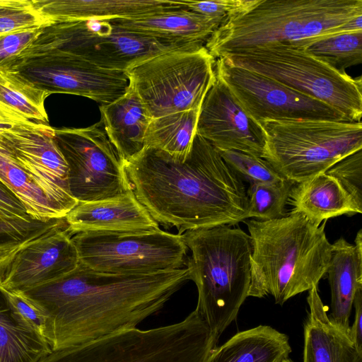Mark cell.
I'll return each instance as SVG.
<instances>
[{"label":"cell","instance_id":"6da1fadb","mask_svg":"<svg viewBox=\"0 0 362 362\" xmlns=\"http://www.w3.org/2000/svg\"><path fill=\"white\" fill-rule=\"evenodd\" d=\"M189 280L186 267L114 274L79 263L70 273L21 292L42 313L43 337L55 351L137 327Z\"/></svg>","mask_w":362,"mask_h":362},{"label":"cell","instance_id":"e0dca14e","mask_svg":"<svg viewBox=\"0 0 362 362\" xmlns=\"http://www.w3.org/2000/svg\"><path fill=\"white\" fill-rule=\"evenodd\" d=\"M197 134L218 151H236L260 158L264 153L266 139L261 126L217 76L201 105Z\"/></svg>","mask_w":362,"mask_h":362},{"label":"cell","instance_id":"7a4b0ae2","mask_svg":"<svg viewBox=\"0 0 362 362\" xmlns=\"http://www.w3.org/2000/svg\"><path fill=\"white\" fill-rule=\"evenodd\" d=\"M124 168L138 201L158 224L178 234L247 219L243 179L197 134L185 158L145 147Z\"/></svg>","mask_w":362,"mask_h":362},{"label":"cell","instance_id":"ac0fdd59","mask_svg":"<svg viewBox=\"0 0 362 362\" xmlns=\"http://www.w3.org/2000/svg\"><path fill=\"white\" fill-rule=\"evenodd\" d=\"M71 235L86 231H136L159 228L132 189L95 202H79L65 216Z\"/></svg>","mask_w":362,"mask_h":362},{"label":"cell","instance_id":"7bdbcfd3","mask_svg":"<svg viewBox=\"0 0 362 362\" xmlns=\"http://www.w3.org/2000/svg\"><path fill=\"white\" fill-rule=\"evenodd\" d=\"M280 362H293L291 358L288 357L284 358Z\"/></svg>","mask_w":362,"mask_h":362},{"label":"cell","instance_id":"2e32d148","mask_svg":"<svg viewBox=\"0 0 362 362\" xmlns=\"http://www.w3.org/2000/svg\"><path fill=\"white\" fill-rule=\"evenodd\" d=\"M79 263L65 218L54 220L17 253L0 287L24 291L70 273Z\"/></svg>","mask_w":362,"mask_h":362},{"label":"cell","instance_id":"f1b7e54d","mask_svg":"<svg viewBox=\"0 0 362 362\" xmlns=\"http://www.w3.org/2000/svg\"><path fill=\"white\" fill-rule=\"evenodd\" d=\"M199 110L152 119L145 134V147L163 151L177 158H185L197 134Z\"/></svg>","mask_w":362,"mask_h":362},{"label":"cell","instance_id":"3957f363","mask_svg":"<svg viewBox=\"0 0 362 362\" xmlns=\"http://www.w3.org/2000/svg\"><path fill=\"white\" fill-rule=\"evenodd\" d=\"M251 239V280L248 296L271 295L284 305L292 297L317 287L326 275L333 246L325 226L304 214L269 221H245Z\"/></svg>","mask_w":362,"mask_h":362},{"label":"cell","instance_id":"4dcf8cb0","mask_svg":"<svg viewBox=\"0 0 362 362\" xmlns=\"http://www.w3.org/2000/svg\"><path fill=\"white\" fill-rule=\"evenodd\" d=\"M293 184L286 179L277 183L250 184L247 189V219L269 221L284 216Z\"/></svg>","mask_w":362,"mask_h":362},{"label":"cell","instance_id":"ee69618b","mask_svg":"<svg viewBox=\"0 0 362 362\" xmlns=\"http://www.w3.org/2000/svg\"><path fill=\"white\" fill-rule=\"evenodd\" d=\"M8 235V233L6 231H5L2 228H0V235Z\"/></svg>","mask_w":362,"mask_h":362},{"label":"cell","instance_id":"5b68a950","mask_svg":"<svg viewBox=\"0 0 362 362\" xmlns=\"http://www.w3.org/2000/svg\"><path fill=\"white\" fill-rule=\"evenodd\" d=\"M182 235L192 252L186 268L197 288L195 309L219 337L248 297L250 237L240 228L229 226L191 230Z\"/></svg>","mask_w":362,"mask_h":362},{"label":"cell","instance_id":"d4e9b609","mask_svg":"<svg viewBox=\"0 0 362 362\" xmlns=\"http://www.w3.org/2000/svg\"><path fill=\"white\" fill-rule=\"evenodd\" d=\"M288 337L268 325L239 332L211 352L207 362H280L288 357Z\"/></svg>","mask_w":362,"mask_h":362},{"label":"cell","instance_id":"7402d4cb","mask_svg":"<svg viewBox=\"0 0 362 362\" xmlns=\"http://www.w3.org/2000/svg\"><path fill=\"white\" fill-rule=\"evenodd\" d=\"M307 302L303 362H354L360 354L349 334L330 321L317 287L308 291Z\"/></svg>","mask_w":362,"mask_h":362},{"label":"cell","instance_id":"8992f818","mask_svg":"<svg viewBox=\"0 0 362 362\" xmlns=\"http://www.w3.org/2000/svg\"><path fill=\"white\" fill-rule=\"evenodd\" d=\"M218 339L194 309L178 322L124 329L51 351L37 362H207Z\"/></svg>","mask_w":362,"mask_h":362},{"label":"cell","instance_id":"ffe728a7","mask_svg":"<svg viewBox=\"0 0 362 362\" xmlns=\"http://www.w3.org/2000/svg\"><path fill=\"white\" fill-rule=\"evenodd\" d=\"M327 269L331 290L330 321L349 333V319L356 291L362 287V229L355 238V245L340 238L333 244Z\"/></svg>","mask_w":362,"mask_h":362},{"label":"cell","instance_id":"7c38bea8","mask_svg":"<svg viewBox=\"0 0 362 362\" xmlns=\"http://www.w3.org/2000/svg\"><path fill=\"white\" fill-rule=\"evenodd\" d=\"M54 138L68 165L70 192L78 203L132 189L101 119L85 128H54Z\"/></svg>","mask_w":362,"mask_h":362},{"label":"cell","instance_id":"e575fe53","mask_svg":"<svg viewBox=\"0 0 362 362\" xmlns=\"http://www.w3.org/2000/svg\"><path fill=\"white\" fill-rule=\"evenodd\" d=\"M326 173L335 177L362 208V150L342 158Z\"/></svg>","mask_w":362,"mask_h":362},{"label":"cell","instance_id":"1f68e13d","mask_svg":"<svg viewBox=\"0 0 362 362\" xmlns=\"http://www.w3.org/2000/svg\"><path fill=\"white\" fill-rule=\"evenodd\" d=\"M46 224L33 221L22 202L0 180V228L19 240Z\"/></svg>","mask_w":362,"mask_h":362},{"label":"cell","instance_id":"8fae6325","mask_svg":"<svg viewBox=\"0 0 362 362\" xmlns=\"http://www.w3.org/2000/svg\"><path fill=\"white\" fill-rule=\"evenodd\" d=\"M80 263L100 272L151 273L184 268L187 247L182 234L160 228L86 231L72 235Z\"/></svg>","mask_w":362,"mask_h":362},{"label":"cell","instance_id":"60d3db41","mask_svg":"<svg viewBox=\"0 0 362 362\" xmlns=\"http://www.w3.org/2000/svg\"><path fill=\"white\" fill-rule=\"evenodd\" d=\"M16 124L18 123L11 119L0 117V134L12 128Z\"/></svg>","mask_w":362,"mask_h":362},{"label":"cell","instance_id":"603a6c76","mask_svg":"<svg viewBox=\"0 0 362 362\" xmlns=\"http://www.w3.org/2000/svg\"><path fill=\"white\" fill-rule=\"evenodd\" d=\"M288 203L293 206V211L304 214L317 226L341 215L362 213V208L340 182L326 172L294 183Z\"/></svg>","mask_w":362,"mask_h":362},{"label":"cell","instance_id":"4fadbf2b","mask_svg":"<svg viewBox=\"0 0 362 362\" xmlns=\"http://www.w3.org/2000/svg\"><path fill=\"white\" fill-rule=\"evenodd\" d=\"M214 69L216 76L226 85L245 112L258 124L265 120L350 121L323 102L271 78L230 65L222 58L216 59Z\"/></svg>","mask_w":362,"mask_h":362},{"label":"cell","instance_id":"cb8c5ba5","mask_svg":"<svg viewBox=\"0 0 362 362\" xmlns=\"http://www.w3.org/2000/svg\"><path fill=\"white\" fill-rule=\"evenodd\" d=\"M100 111L107 135L124 164L144 148L145 134L152 118L129 86L112 103L100 105Z\"/></svg>","mask_w":362,"mask_h":362},{"label":"cell","instance_id":"5bb4252c","mask_svg":"<svg viewBox=\"0 0 362 362\" xmlns=\"http://www.w3.org/2000/svg\"><path fill=\"white\" fill-rule=\"evenodd\" d=\"M48 93L88 98L101 105L112 103L129 86L126 71L101 69L74 54L48 50L16 59L6 66Z\"/></svg>","mask_w":362,"mask_h":362},{"label":"cell","instance_id":"836d02e7","mask_svg":"<svg viewBox=\"0 0 362 362\" xmlns=\"http://www.w3.org/2000/svg\"><path fill=\"white\" fill-rule=\"evenodd\" d=\"M50 23L36 8L33 0H0V35Z\"/></svg>","mask_w":362,"mask_h":362},{"label":"cell","instance_id":"74e56055","mask_svg":"<svg viewBox=\"0 0 362 362\" xmlns=\"http://www.w3.org/2000/svg\"><path fill=\"white\" fill-rule=\"evenodd\" d=\"M0 290L11 308L43 337L45 319L37 306L21 291H6L1 287Z\"/></svg>","mask_w":362,"mask_h":362},{"label":"cell","instance_id":"83f0119b","mask_svg":"<svg viewBox=\"0 0 362 362\" xmlns=\"http://www.w3.org/2000/svg\"><path fill=\"white\" fill-rule=\"evenodd\" d=\"M0 180L22 202L33 221L47 223L64 218L33 177L1 141Z\"/></svg>","mask_w":362,"mask_h":362},{"label":"cell","instance_id":"f35d334b","mask_svg":"<svg viewBox=\"0 0 362 362\" xmlns=\"http://www.w3.org/2000/svg\"><path fill=\"white\" fill-rule=\"evenodd\" d=\"M42 228L23 240L0 243V286L5 280L17 253L39 234Z\"/></svg>","mask_w":362,"mask_h":362},{"label":"cell","instance_id":"30bf717a","mask_svg":"<svg viewBox=\"0 0 362 362\" xmlns=\"http://www.w3.org/2000/svg\"><path fill=\"white\" fill-rule=\"evenodd\" d=\"M215 62L205 46L166 52L126 71L152 119L200 108L216 81Z\"/></svg>","mask_w":362,"mask_h":362},{"label":"cell","instance_id":"d6a6232c","mask_svg":"<svg viewBox=\"0 0 362 362\" xmlns=\"http://www.w3.org/2000/svg\"><path fill=\"white\" fill-rule=\"evenodd\" d=\"M224 161L243 179L251 183H277L285 180L263 158L240 151H218Z\"/></svg>","mask_w":362,"mask_h":362},{"label":"cell","instance_id":"277c9868","mask_svg":"<svg viewBox=\"0 0 362 362\" xmlns=\"http://www.w3.org/2000/svg\"><path fill=\"white\" fill-rule=\"evenodd\" d=\"M362 30V0H257L228 16L205 43L214 59L273 43Z\"/></svg>","mask_w":362,"mask_h":362},{"label":"cell","instance_id":"44dd1931","mask_svg":"<svg viewBox=\"0 0 362 362\" xmlns=\"http://www.w3.org/2000/svg\"><path fill=\"white\" fill-rule=\"evenodd\" d=\"M109 21L117 27L136 33L204 45L223 22L183 7L165 9L134 18Z\"/></svg>","mask_w":362,"mask_h":362},{"label":"cell","instance_id":"9a60e30c","mask_svg":"<svg viewBox=\"0 0 362 362\" xmlns=\"http://www.w3.org/2000/svg\"><path fill=\"white\" fill-rule=\"evenodd\" d=\"M54 137V128L29 122L1 133L0 141L64 218L78 202L70 192L68 165Z\"/></svg>","mask_w":362,"mask_h":362},{"label":"cell","instance_id":"ab89813d","mask_svg":"<svg viewBox=\"0 0 362 362\" xmlns=\"http://www.w3.org/2000/svg\"><path fill=\"white\" fill-rule=\"evenodd\" d=\"M353 306L355 308L354 320L348 334L357 353L362 354V287L356 291Z\"/></svg>","mask_w":362,"mask_h":362},{"label":"cell","instance_id":"9c48e42d","mask_svg":"<svg viewBox=\"0 0 362 362\" xmlns=\"http://www.w3.org/2000/svg\"><path fill=\"white\" fill-rule=\"evenodd\" d=\"M202 46L204 45L136 33L117 27L109 20H80L44 25L36 39L16 59L59 50L103 69L127 71L153 56Z\"/></svg>","mask_w":362,"mask_h":362},{"label":"cell","instance_id":"8d00e7d4","mask_svg":"<svg viewBox=\"0 0 362 362\" xmlns=\"http://www.w3.org/2000/svg\"><path fill=\"white\" fill-rule=\"evenodd\" d=\"M42 27L0 35V66H6L13 62L36 39Z\"/></svg>","mask_w":362,"mask_h":362},{"label":"cell","instance_id":"b9f144b4","mask_svg":"<svg viewBox=\"0 0 362 362\" xmlns=\"http://www.w3.org/2000/svg\"><path fill=\"white\" fill-rule=\"evenodd\" d=\"M354 362H362V354H358Z\"/></svg>","mask_w":362,"mask_h":362},{"label":"cell","instance_id":"ba28073f","mask_svg":"<svg viewBox=\"0 0 362 362\" xmlns=\"http://www.w3.org/2000/svg\"><path fill=\"white\" fill-rule=\"evenodd\" d=\"M259 124L266 139L263 158L293 183L325 173L362 150L361 122L265 120Z\"/></svg>","mask_w":362,"mask_h":362},{"label":"cell","instance_id":"f6af8a7d","mask_svg":"<svg viewBox=\"0 0 362 362\" xmlns=\"http://www.w3.org/2000/svg\"><path fill=\"white\" fill-rule=\"evenodd\" d=\"M2 229H3V228H2ZM5 231H6V230H5ZM8 235H9V234H8ZM9 236H10V235H9Z\"/></svg>","mask_w":362,"mask_h":362},{"label":"cell","instance_id":"484cf974","mask_svg":"<svg viewBox=\"0 0 362 362\" xmlns=\"http://www.w3.org/2000/svg\"><path fill=\"white\" fill-rule=\"evenodd\" d=\"M50 351L45 339L11 308L0 290V362H37Z\"/></svg>","mask_w":362,"mask_h":362},{"label":"cell","instance_id":"d590c367","mask_svg":"<svg viewBox=\"0 0 362 362\" xmlns=\"http://www.w3.org/2000/svg\"><path fill=\"white\" fill-rule=\"evenodd\" d=\"M180 1L182 7L189 11L223 21L228 16L249 8L257 0Z\"/></svg>","mask_w":362,"mask_h":362},{"label":"cell","instance_id":"f546056e","mask_svg":"<svg viewBox=\"0 0 362 362\" xmlns=\"http://www.w3.org/2000/svg\"><path fill=\"white\" fill-rule=\"evenodd\" d=\"M304 49L341 72L362 62V30L336 33L289 43Z\"/></svg>","mask_w":362,"mask_h":362},{"label":"cell","instance_id":"4316f807","mask_svg":"<svg viewBox=\"0 0 362 362\" xmlns=\"http://www.w3.org/2000/svg\"><path fill=\"white\" fill-rule=\"evenodd\" d=\"M49 95L16 71L0 66V116L17 123L48 124L45 100Z\"/></svg>","mask_w":362,"mask_h":362},{"label":"cell","instance_id":"d6986e66","mask_svg":"<svg viewBox=\"0 0 362 362\" xmlns=\"http://www.w3.org/2000/svg\"><path fill=\"white\" fill-rule=\"evenodd\" d=\"M50 22L128 19L165 9L180 8L171 0H33Z\"/></svg>","mask_w":362,"mask_h":362},{"label":"cell","instance_id":"52a82bcc","mask_svg":"<svg viewBox=\"0 0 362 362\" xmlns=\"http://www.w3.org/2000/svg\"><path fill=\"white\" fill-rule=\"evenodd\" d=\"M228 64L271 78L323 102L351 122L362 115L361 77L353 78L289 43H273L224 54Z\"/></svg>","mask_w":362,"mask_h":362}]
</instances>
